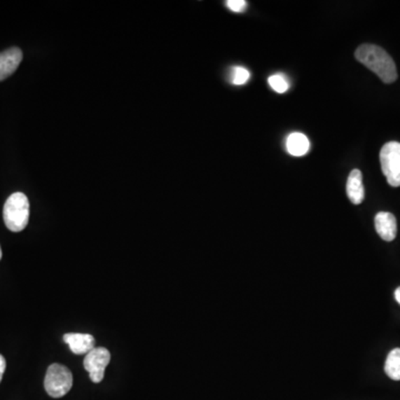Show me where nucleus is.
Returning <instances> with one entry per match:
<instances>
[{
    "label": "nucleus",
    "mask_w": 400,
    "mask_h": 400,
    "mask_svg": "<svg viewBox=\"0 0 400 400\" xmlns=\"http://www.w3.org/2000/svg\"><path fill=\"white\" fill-rule=\"evenodd\" d=\"M354 57L365 67L376 74L385 83H392L397 81L398 74L395 62L382 47L364 43L358 47Z\"/></svg>",
    "instance_id": "1"
},
{
    "label": "nucleus",
    "mask_w": 400,
    "mask_h": 400,
    "mask_svg": "<svg viewBox=\"0 0 400 400\" xmlns=\"http://www.w3.org/2000/svg\"><path fill=\"white\" fill-rule=\"evenodd\" d=\"M4 221L9 230H24L29 221V202L25 193H15L7 199L4 206Z\"/></svg>",
    "instance_id": "2"
},
{
    "label": "nucleus",
    "mask_w": 400,
    "mask_h": 400,
    "mask_svg": "<svg viewBox=\"0 0 400 400\" xmlns=\"http://www.w3.org/2000/svg\"><path fill=\"white\" fill-rule=\"evenodd\" d=\"M73 387V373L66 366L53 364L47 369L45 389L53 398H62Z\"/></svg>",
    "instance_id": "3"
},
{
    "label": "nucleus",
    "mask_w": 400,
    "mask_h": 400,
    "mask_svg": "<svg viewBox=\"0 0 400 400\" xmlns=\"http://www.w3.org/2000/svg\"><path fill=\"white\" fill-rule=\"evenodd\" d=\"M382 174L392 187H400V143L390 142L380 151Z\"/></svg>",
    "instance_id": "4"
},
{
    "label": "nucleus",
    "mask_w": 400,
    "mask_h": 400,
    "mask_svg": "<svg viewBox=\"0 0 400 400\" xmlns=\"http://www.w3.org/2000/svg\"><path fill=\"white\" fill-rule=\"evenodd\" d=\"M111 354L109 350L104 347H95L92 352H88L83 360V367L88 371L92 382L99 384L104 379L105 369L111 361Z\"/></svg>",
    "instance_id": "5"
},
{
    "label": "nucleus",
    "mask_w": 400,
    "mask_h": 400,
    "mask_svg": "<svg viewBox=\"0 0 400 400\" xmlns=\"http://www.w3.org/2000/svg\"><path fill=\"white\" fill-rule=\"evenodd\" d=\"M377 234L385 242H392L397 235V221L392 212H380L375 217Z\"/></svg>",
    "instance_id": "6"
},
{
    "label": "nucleus",
    "mask_w": 400,
    "mask_h": 400,
    "mask_svg": "<svg viewBox=\"0 0 400 400\" xmlns=\"http://www.w3.org/2000/svg\"><path fill=\"white\" fill-rule=\"evenodd\" d=\"M22 60V51L17 47L0 53V81L13 75Z\"/></svg>",
    "instance_id": "7"
},
{
    "label": "nucleus",
    "mask_w": 400,
    "mask_h": 400,
    "mask_svg": "<svg viewBox=\"0 0 400 400\" xmlns=\"http://www.w3.org/2000/svg\"><path fill=\"white\" fill-rule=\"evenodd\" d=\"M64 341L75 354H87L94 350L96 344L94 337L89 333H66Z\"/></svg>",
    "instance_id": "8"
},
{
    "label": "nucleus",
    "mask_w": 400,
    "mask_h": 400,
    "mask_svg": "<svg viewBox=\"0 0 400 400\" xmlns=\"http://www.w3.org/2000/svg\"><path fill=\"white\" fill-rule=\"evenodd\" d=\"M347 196L354 205H360L365 199L363 174L359 170H354L350 174L346 185Z\"/></svg>",
    "instance_id": "9"
},
{
    "label": "nucleus",
    "mask_w": 400,
    "mask_h": 400,
    "mask_svg": "<svg viewBox=\"0 0 400 400\" xmlns=\"http://www.w3.org/2000/svg\"><path fill=\"white\" fill-rule=\"evenodd\" d=\"M286 148L291 156L301 157L308 153L310 143L304 134L293 132L288 136L286 140Z\"/></svg>",
    "instance_id": "10"
},
{
    "label": "nucleus",
    "mask_w": 400,
    "mask_h": 400,
    "mask_svg": "<svg viewBox=\"0 0 400 400\" xmlns=\"http://www.w3.org/2000/svg\"><path fill=\"white\" fill-rule=\"evenodd\" d=\"M385 373L392 380H400V348H395L387 356Z\"/></svg>",
    "instance_id": "11"
},
{
    "label": "nucleus",
    "mask_w": 400,
    "mask_h": 400,
    "mask_svg": "<svg viewBox=\"0 0 400 400\" xmlns=\"http://www.w3.org/2000/svg\"><path fill=\"white\" fill-rule=\"evenodd\" d=\"M230 83L235 86H242L244 83H247L250 78L249 70L246 69L244 67H240V66H236V67L231 68L230 70Z\"/></svg>",
    "instance_id": "12"
},
{
    "label": "nucleus",
    "mask_w": 400,
    "mask_h": 400,
    "mask_svg": "<svg viewBox=\"0 0 400 400\" xmlns=\"http://www.w3.org/2000/svg\"><path fill=\"white\" fill-rule=\"evenodd\" d=\"M268 83L269 86L272 87L275 92H278V94H284L289 88V83H288L287 78L282 74L270 76L268 78Z\"/></svg>",
    "instance_id": "13"
},
{
    "label": "nucleus",
    "mask_w": 400,
    "mask_h": 400,
    "mask_svg": "<svg viewBox=\"0 0 400 400\" xmlns=\"http://www.w3.org/2000/svg\"><path fill=\"white\" fill-rule=\"evenodd\" d=\"M225 4L234 13H242L247 8V1L244 0H227Z\"/></svg>",
    "instance_id": "14"
},
{
    "label": "nucleus",
    "mask_w": 400,
    "mask_h": 400,
    "mask_svg": "<svg viewBox=\"0 0 400 400\" xmlns=\"http://www.w3.org/2000/svg\"><path fill=\"white\" fill-rule=\"evenodd\" d=\"M6 371V359L4 358L3 354H0V382L3 379L4 373Z\"/></svg>",
    "instance_id": "15"
},
{
    "label": "nucleus",
    "mask_w": 400,
    "mask_h": 400,
    "mask_svg": "<svg viewBox=\"0 0 400 400\" xmlns=\"http://www.w3.org/2000/svg\"><path fill=\"white\" fill-rule=\"evenodd\" d=\"M395 298L397 301L398 304L400 305V287H398L395 291Z\"/></svg>",
    "instance_id": "16"
},
{
    "label": "nucleus",
    "mask_w": 400,
    "mask_h": 400,
    "mask_svg": "<svg viewBox=\"0 0 400 400\" xmlns=\"http://www.w3.org/2000/svg\"><path fill=\"white\" fill-rule=\"evenodd\" d=\"M3 257V251H1V248H0V259Z\"/></svg>",
    "instance_id": "17"
}]
</instances>
